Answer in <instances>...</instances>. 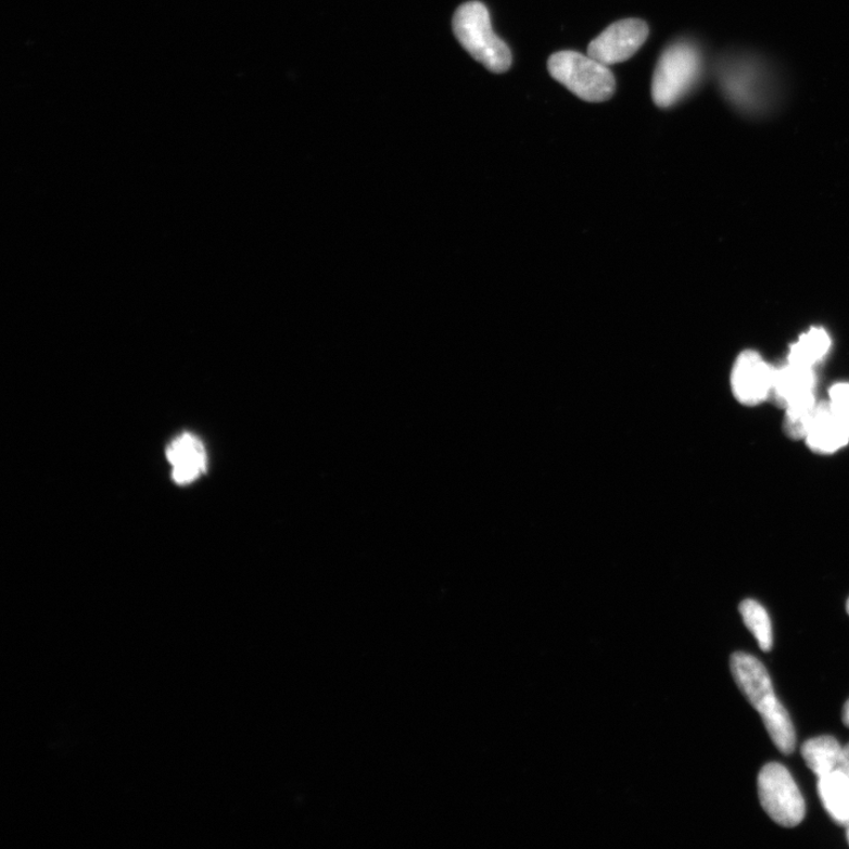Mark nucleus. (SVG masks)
Masks as SVG:
<instances>
[{"instance_id":"obj_1","label":"nucleus","mask_w":849,"mask_h":849,"mask_svg":"<svg viewBox=\"0 0 849 849\" xmlns=\"http://www.w3.org/2000/svg\"><path fill=\"white\" fill-rule=\"evenodd\" d=\"M719 81L725 98L739 112L761 115L782 98V85L774 68L750 53H737L719 65Z\"/></svg>"},{"instance_id":"obj_2","label":"nucleus","mask_w":849,"mask_h":849,"mask_svg":"<svg viewBox=\"0 0 849 849\" xmlns=\"http://www.w3.org/2000/svg\"><path fill=\"white\" fill-rule=\"evenodd\" d=\"M454 31L462 48L490 72L503 74L511 67L510 48L493 33L490 13L483 3L469 2L458 8Z\"/></svg>"},{"instance_id":"obj_3","label":"nucleus","mask_w":849,"mask_h":849,"mask_svg":"<svg viewBox=\"0 0 849 849\" xmlns=\"http://www.w3.org/2000/svg\"><path fill=\"white\" fill-rule=\"evenodd\" d=\"M704 67L701 50L687 40L666 49L652 77L651 94L655 104L669 107L682 100L701 79Z\"/></svg>"},{"instance_id":"obj_4","label":"nucleus","mask_w":849,"mask_h":849,"mask_svg":"<svg viewBox=\"0 0 849 849\" xmlns=\"http://www.w3.org/2000/svg\"><path fill=\"white\" fill-rule=\"evenodd\" d=\"M547 68L552 76L578 98L599 103L610 100L616 80L608 65L576 51L554 53Z\"/></svg>"},{"instance_id":"obj_5","label":"nucleus","mask_w":849,"mask_h":849,"mask_svg":"<svg viewBox=\"0 0 849 849\" xmlns=\"http://www.w3.org/2000/svg\"><path fill=\"white\" fill-rule=\"evenodd\" d=\"M758 790L761 806L774 823L788 828L802 823L804 800L785 765L777 762L763 765L758 777Z\"/></svg>"},{"instance_id":"obj_6","label":"nucleus","mask_w":849,"mask_h":849,"mask_svg":"<svg viewBox=\"0 0 849 849\" xmlns=\"http://www.w3.org/2000/svg\"><path fill=\"white\" fill-rule=\"evenodd\" d=\"M731 670L737 687L751 707L759 711L763 724L787 713L777 700L769 671L757 657L742 651L734 652Z\"/></svg>"},{"instance_id":"obj_7","label":"nucleus","mask_w":849,"mask_h":849,"mask_svg":"<svg viewBox=\"0 0 849 849\" xmlns=\"http://www.w3.org/2000/svg\"><path fill=\"white\" fill-rule=\"evenodd\" d=\"M649 27L641 20H623L611 24L587 48L588 56L608 66L632 59L645 45Z\"/></svg>"},{"instance_id":"obj_8","label":"nucleus","mask_w":849,"mask_h":849,"mask_svg":"<svg viewBox=\"0 0 849 849\" xmlns=\"http://www.w3.org/2000/svg\"><path fill=\"white\" fill-rule=\"evenodd\" d=\"M775 368L756 351L738 355L731 377L735 400L746 406H758L771 398Z\"/></svg>"},{"instance_id":"obj_9","label":"nucleus","mask_w":849,"mask_h":849,"mask_svg":"<svg viewBox=\"0 0 849 849\" xmlns=\"http://www.w3.org/2000/svg\"><path fill=\"white\" fill-rule=\"evenodd\" d=\"M804 441L815 454L833 455L847 446L849 435L835 415L831 402L818 403Z\"/></svg>"},{"instance_id":"obj_10","label":"nucleus","mask_w":849,"mask_h":849,"mask_svg":"<svg viewBox=\"0 0 849 849\" xmlns=\"http://www.w3.org/2000/svg\"><path fill=\"white\" fill-rule=\"evenodd\" d=\"M166 454L173 467V479L177 484L193 483L207 471V452L194 434L183 433L176 436Z\"/></svg>"},{"instance_id":"obj_11","label":"nucleus","mask_w":849,"mask_h":849,"mask_svg":"<svg viewBox=\"0 0 849 849\" xmlns=\"http://www.w3.org/2000/svg\"><path fill=\"white\" fill-rule=\"evenodd\" d=\"M816 376L814 368L788 363L775 368L771 398L782 408L815 396Z\"/></svg>"},{"instance_id":"obj_12","label":"nucleus","mask_w":849,"mask_h":849,"mask_svg":"<svg viewBox=\"0 0 849 849\" xmlns=\"http://www.w3.org/2000/svg\"><path fill=\"white\" fill-rule=\"evenodd\" d=\"M818 791L827 813L835 823L849 824V777L840 770H835L819 777Z\"/></svg>"},{"instance_id":"obj_13","label":"nucleus","mask_w":849,"mask_h":849,"mask_svg":"<svg viewBox=\"0 0 849 849\" xmlns=\"http://www.w3.org/2000/svg\"><path fill=\"white\" fill-rule=\"evenodd\" d=\"M842 748L837 738L824 735L807 739L801 755L808 769L821 777L838 770Z\"/></svg>"},{"instance_id":"obj_14","label":"nucleus","mask_w":849,"mask_h":849,"mask_svg":"<svg viewBox=\"0 0 849 849\" xmlns=\"http://www.w3.org/2000/svg\"><path fill=\"white\" fill-rule=\"evenodd\" d=\"M831 346V337L824 328L813 327L790 347L788 363L814 368L827 357Z\"/></svg>"},{"instance_id":"obj_15","label":"nucleus","mask_w":849,"mask_h":849,"mask_svg":"<svg viewBox=\"0 0 849 849\" xmlns=\"http://www.w3.org/2000/svg\"><path fill=\"white\" fill-rule=\"evenodd\" d=\"M745 625L759 643L763 651H771L773 648V628L769 612L755 599H745L738 607Z\"/></svg>"},{"instance_id":"obj_16","label":"nucleus","mask_w":849,"mask_h":849,"mask_svg":"<svg viewBox=\"0 0 849 849\" xmlns=\"http://www.w3.org/2000/svg\"><path fill=\"white\" fill-rule=\"evenodd\" d=\"M816 404L815 396H812V398L794 403L785 408L784 430L790 440H804Z\"/></svg>"},{"instance_id":"obj_17","label":"nucleus","mask_w":849,"mask_h":849,"mask_svg":"<svg viewBox=\"0 0 849 849\" xmlns=\"http://www.w3.org/2000/svg\"><path fill=\"white\" fill-rule=\"evenodd\" d=\"M829 402L849 435V382L835 383L829 390Z\"/></svg>"},{"instance_id":"obj_18","label":"nucleus","mask_w":849,"mask_h":849,"mask_svg":"<svg viewBox=\"0 0 849 849\" xmlns=\"http://www.w3.org/2000/svg\"><path fill=\"white\" fill-rule=\"evenodd\" d=\"M838 770L849 777V744L842 748Z\"/></svg>"},{"instance_id":"obj_19","label":"nucleus","mask_w":849,"mask_h":849,"mask_svg":"<svg viewBox=\"0 0 849 849\" xmlns=\"http://www.w3.org/2000/svg\"><path fill=\"white\" fill-rule=\"evenodd\" d=\"M842 722L847 728H849V698L842 709Z\"/></svg>"},{"instance_id":"obj_20","label":"nucleus","mask_w":849,"mask_h":849,"mask_svg":"<svg viewBox=\"0 0 849 849\" xmlns=\"http://www.w3.org/2000/svg\"><path fill=\"white\" fill-rule=\"evenodd\" d=\"M847 840H848V844H849V824L847 825Z\"/></svg>"},{"instance_id":"obj_21","label":"nucleus","mask_w":849,"mask_h":849,"mask_svg":"<svg viewBox=\"0 0 849 849\" xmlns=\"http://www.w3.org/2000/svg\"><path fill=\"white\" fill-rule=\"evenodd\" d=\"M846 609H847V613L849 614V598H848V600H847V606H846Z\"/></svg>"}]
</instances>
